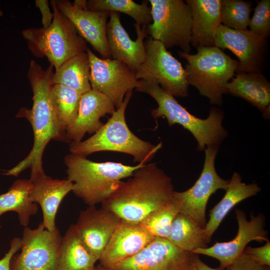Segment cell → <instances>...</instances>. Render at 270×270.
Wrapping results in <instances>:
<instances>
[{
  "instance_id": "obj_8",
  "label": "cell",
  "mask_w": 270,
  "mask_h": 270,
  "mask_svg": "<svg viewBox=\"0 0 270 270\" xmlns=\"http://www.w3.org/2000/svg\"><path fill=\"white\" fill-rule=\"evenodd\" d=\"M152 22L147 34L166 48H180L190 54L192 17L189 6L182 0H149Z\"/></svg>"
},
{
  "instance_id": "obj_29",
  "label": "cell",
  "mask_w": 270,
  "mask_h": 270,
  "mask_svg": "<svg viewBox=\"0 0 270 270\" xmlns=\"http://www.w3.org/2000/svg\"><path fill=\"white\" fill-rule=\"evenodd\" d=\"M82 96L64 85L54 84L52 88V108L60 128L64 133L77 116Z\"/></svg>"
},
{
  "instance_id": "obj_32",
  "label": "cell",
  "mask_w": 270,
  "mask_h": 270,
  "mask_svg": "<svg viewBox=\"0 0 270 270\" xmlns=\"http://www.w3.org/2000/svg\"><path fill=\"white\" fill-rule=\"evenodd\" d=\"M252 2L242 0H221L222 23L236 30L247 29Z\"/></svg>"
},
{
  "instance_id": "obj_4",
  "label": "cell",
  "mask_w": 270,
  "mask_h": 270,
  "mask_svg": "<svg viewBox=\"0 0 270 270\" xmlns=\"http://www.w3.org/2000/svg\"><path fill=\"white\" fill-rule=\"evenodd\" d=\"M64 162L67 166V179L73 183L72 192L88 206L102 204L122 179L131 176L145 164L132 166L112 162H95L71 153L65 156Z\"/></svg>"
},
{
  "instance_id": "obj_1",
  "label": "cell",
  "mask_w": 270,
  "mask_h": 270,
  "mask_svg": "<svg viewBox=\"0 0 270 270\" xmlns=\"http://www.w3.org/2000/svg\"><path fill=\"white\" fill-rule=\"evenodd\" d=\"M54 66L44 70L32 60L27 76L33 92L31 108H23L17 117L26 118L32 125L34 136L32 148L28 154L16 166L5 171L3 174L17 176L27 168L30 169V180L32 182L46 176L42 166L44 152L52 140L68 142L66 133L60 128L54 116L50 103Z\"/></svg>"
},
{
  "instance_id": "obj_10",
  "label": "cell",
  "mask_w": 270,
  "mask_h": 270,
  "mask_svg": "<svg viewBox=\"0 0 270 270\" xmlns=\"http://www.w3.org/2000/svg\"><path fill=\"white\" fill-rule=\"evenodd\" d=\"M220 146H210L204 150L205 158L201 174L189 189L174 191V200L180 206V212L190 217L202 227L206 224V208L210 196L220 189L226 190L230 180L222 178L215 168V160Z\"/></svg>"
},
{
  "instance_id": "obj_11",
  "label": "cell",
  "mask_w": 270,
  "mask_h": 270,
  "mask_svg": "<svg viewBox=\"0 0 270 270\" xmlns=\"http://www.w3.org/2000/svg\"><path fill=\"white\" fill-rule=\"evenodd\" d=\"M62 236L50 232L42 222L34 229H24L20 252L10 262V270H58Z\"/></svg>"
},
{
  "instance_id": "obj_12",
  "label": "cell",
  "mask_w": 270,
  "mask_h": 270,
  "mask_svg": "<svg viewBox=\"0 0 270 270\" xmlns=\"http://www.w3.org/2000/svg\"><path fill=\"white\" fill-rule=\"evenodd\" d=\"M196 254L183 250L168 240L155 238L134 256L106 270H196Z\"/></svg>"
},
{
  "instance_id": "obj_9",
  "label": "cell",
  "mask_w": 270,
  "mask_h": 270,
  "mask_svg": "<svg viewBox=\"0 0 270 270\" xmlns=\"http://www.w3.org/2000/svg\"><path fill=\"white\" fill-rule=\"evenodd\" d=\"M146 38V58L136 72V78L152 80L174 97L188 96L190 85L185 68L160 42Z\"/></svg>"
},
{
  "instance_id": "obj_19",
  "label": "cell",
  "mask_w": 270,
  "mask_h": 270,
  "mask_svg": "<svg viewBox=\"0 0 270 270\" xmlns=\"http://www.w3.org/2000/svg\"><path fill=\"white\" fill-rule=\"evenodd\" d=\"M60 12L74 25L78 34L104 58L110 54L106 38L108 11L78 10L68 0H56Z\"/></svg>"
},
{
  "instance_id": "obj_35",
  "label": "cell",
  "mask_w": 270,
  "mask_h": 270,
  "mask_svg": "<svg viewBox=\"0 0 270 270\" xmlns=\"http://www.w3.org/2000/svg\"><path fill=\"white\" fill-rule=\"evenodd\" d=\"M244 252L258 264L270 266V242L268 240L264 245L260 247L246 246Z\"/></svg>"
},
{
  "instance_id": "obj_28",
  "label": "cell",
  "mask_w": 270,
  "mask_h": 270,
  "mask_svg": "<svg viewBox=\"0 0 270 270\" xmlns=\"http://www.w3.org/2000/svg\"><path fill=\"white\" fill-rule=\"evenodd\" d=\"M167 240L179 248L190 252L198 248L206 247L204 228L181 212L174 218Z\"/></svg>"
},
{
  "instance_id": "obj_22",
  "label": "cell",
  "mask_w": 270,
  "mask_h": 270,
  "mask_svg": "<svg viewBox=\"0 0 270 270\" xmlns=\"http://www.w3.org/2000/svg\"><path fill=\"white\" fill-rule=\"evenodd\" d=\"M192 12L190 44L196 48L214 46L215 34L222 24L221 0H186Z\"/></svg>"
},
{
  "instance_id": "obj_23",
  "label": "cell",
  "mask_w": 270,
  "mask_h": 270,
  "mask_svg": "<svg viewBox=\"0 0 270 270\" xmlns=\"http://www.w3.org/2000/svg\"><path fill=\"white\" fill-rule=\"evenodd\" d=\"M228 92L243 98L270 118V83L262 72L237 73L226 85Z\"/></svg>"
},
{
  "instance_id": "obj_30",
  "label": "cell",
  "mask_w": 270,
  "mask_h": 270,
  "mask_svg": "<svg viewBox=\"0 0 270 270\" xmlns=\"http://www.w3.org/2000/svg\"><path fill=\"white\" fill-rule=\"evenodd\" d=\"M148 0L138 4L132 0H89L86 8L90 10L122 12L131 16L140 25L148 26L152 22Z\"/></svg>"
},
{
  "instance_id": "obj_2",
  "label": "cell",
  "mask_w": 270,
  "mask_h": 270,
  "mask_svg": "<svg viewBox=\"0 0 270 270\" xmlns=\"http://www.w3.org/2000/svg\"><path fill=\"white\" fill-rule=\"evenodd\" d=\"M172 178L156 163L136 170L127 180L120 181L102 203L121 220L140 223L148 216L174 200Z\"/></svg>"
},
{
  "instance_id": "obj_25",
  "label": "cell",
  "mask_w": 270,
  "mask_h": 270,
  "mask_svg": "<svg viewBox=\"0 0 270 270\" xmlns=\"http://www.w3.org/2000/svg\"><path fill=\"white\" fill-rule=\"evenodd\" d=\"M97 261L84 244L74 224H71L62 238L58 270L93 269Z\"/></svg>"
},
{
  "instance_id": "obj_27",
  "label": "cell",
  "mask_w": 270,
  "mask_h": 270,
  "mask_svg": "<svg viewBox=\"0 0 270 270\" xmlns=\"http://www.w3.org/2000/svg\"><path fill=\"white\" fill-rule=\"evenodd\" d=\"M32 186L30 179H18L6 192L0 194V216L5 212H15L20 224L27 226L30 217L36 214L38 210L37 204L32 202L30 198Z\"/></svg>"
},
{
  "instance_id": "obj_37",
  "label": "cell",
  "mask_w": 270,
  "mask_h": 270,
  "mask_svg": "<svg viewBox=\"0 0 270 270\" xmlns=\"http://www.w3.org/2000/svg\"><path fill=\"white\" fill-rule=\"evenodd\" d=\"M36 6L38 8L42 14V23L43 28H47L52 24L53 13L50 10L49 2L48 0H36Z\"/></svg>"
},
{
  "instance_id": "obj_20",
  "label": "cell",
  "mask_w": 270,
  "mask_h": 270,
  "mask_svg": "<svg viewBox=\"0 0 270 270\" xmlns=\"http://www.w3.org/2000/svg\"><path fill=\"white\" fill-rule=\"evenodd\" d=\"M116 110L111 100L100 92L91 90L82 94L77 116L66 130L68 142H80L86 133H96L104 124L100 118Z\"/></svg>"
},
{
  "instance_id": "obj_15",
  "label": "cell",
  "mask_w": 270,
  "mask_h": 270,
  "mask_svg": "<svg viewBox=\"0 0 270 270\" xmlns=\"http://www.w3.org/2000/svg\"><path fill=\"white\" fill-rule=\"evenodd\" d=\"M266 40L261 39L248 29L236 30L220 24L215 34L214 46L228 49L238 60L236 74L261 72L266 54Z\"/></svg>"
},
{
  "instance_id": "obj_17",
  "label": "cell",
  "mask_w": 270,
  "mask_h": 270,
  "mask_svg": "<svg viewBox=\"0 0 270 270\" xmlns=\"http://www.w3.org/2000/svg\"><path fill=\"white\" fill-rule=\"evenodd\" d=\"M120 221L104 208L88 206L80 212L74 226L86 249L98 261Z\"/></svg>"
},
{
  "instance_id": "obj_18",
  "label": "cell",
  "mask_w": 270,
  "mask_h": 270,
  "mask_svg": "<svg viewBox=\"0 0 270 270\" xmlns=\"http://www.w3.org/2000/svg\"><path fill=\"white\" fill-rule=\"evenodd\" d=\"M155 238L140 224L121 220L98 260L110 268L139 252Z\"/></svg>"
},
{
  "instance_id": "obj_3",
  "label": "cell",
  "mask_w": 270,
  "mask_h": 270,
  "mask_svg": "<svg viewBox=\"0 0 270 270\" xmlns=\"http://www.w3.org/2000/svg\"><path fill=\"white\" fill-rule=\"evenodd\" d=\"M135 90L148 94L156 101L158 108L151 110L155 119L164 118L170 126L179 124L190 132L198 142V151L210 146H220L227 137L228 132L222 124L224 112L220 108L212 106L208 117L200 118L190 114L173 96L152 80H138Z\"/></svg>"
},
{
  "instance_id": "obj_40",
  "label": "cell",
  "mask_w": 270,
  "mask_h": 270,
  "mask_svg": "<svg viewBox=\"0 0 270 270\" xmlns=\"http://www.w3.org/2000/svg\"><path fill=\"white\" fill-rule=\"evenodd\" d=\"M95 270H106L98 264L97 266L95 267Z\"/></svg>"
},
{
  "instance_id": "obj_39",
  "label": "cell",
  "mask_w": 270,
  "mask_h": 270,
  "mask_svg": "<svg viewBox=\"0 0 270 270\" xmlns=\"http://www.w3.org/2000/svg\"><path fill=\"white\" fill-rule=\"evenodd\" d=\"M72 6L78 10H86L87 0H75L72 3Z\"/></svg>"
},
{
  "instance_id": "obj_16",
  "label": "cell",
  "mask_w": 270,
  "mask_h": 270,
  "mask_svg": "<svg viewBox=\"0 0 270 270\" xmlns=\"http://www.w3.org/2000/svg\"><path fill=\"white\" fill-rule=\"evenodd\" d=\"M109 18L106 30L110 56L136 72L146 58L144 39L148 35L146 26L140 28V25L134 24L137 38L133 40L122 24L120 14L109 12Z\"/></svg>"
},
{
  "instance_id": "obj_5",
  "label": "cell",
  "mask_w": 270,
  "mask_h": 270,
  "mask_svg": "<svg viewBox=\"0 0 270 270\" xmlns=\"http://www.w3.org/2000/svg\"><path fill=\"white\" fill-rule=\"evenodd\" d=\"M132 96V90L128 91L120 107L91 137L84 141L71 142L70 152L86 156L98 152H116L132 155L134 162L138 164L150 162L162 144L160 142L154 145L140 139L128 127L125 112Z\"/></svg>"
},
{
  "instance_id": "obj_31",
  "label": "cell",
  "mask_w": 270,
  "mask_h": 270,
  "mask_svg": "<svg viewBox=\"0 0 270 270\" xmlns=\"http://www.w3.org/2000/svg\"><path fill=\"white\" fill-rule=\"evenodd\" d=\"M178 212L180 206L174 198L170 204L150 214L140 224L155 238L167 239L172 222Z\"/></svg>"
},
{
  "instance_id": "obj_26",
  "label": "cell",
  "mask_w": 270,
  "mask_h": 270,
  "mask_svg": "<svg viewBox=\"0 0 270 270\" xmlns=\"http://www.w3.org/2000/svg\"><path fill=\"white\" fill-rule=\"evenodd\" d=\"M90 72V60L86 51L70 58L55 70L52 84L64 85L83 94L92 90Z\"/></svg>"
},
{
  "instance_id": "obj_21",
  "label": "cell",
  "mask_w": 270,
  "mask_h": 270,
  "mask_svg": "<svg viewBox=\"0 0 270 270\" xmlns=\"http://www.w3.org/2000/svg\"><path fill=\"white\" fill-rule=\"evenodd\" d=\"M72 189L73 183L68 179H54L46 175L32 182L30 198L40 206L45 228L50 232L56 229V216L60 204Z\"/></svg>"
},
{
  "instance_id": "obj_13",
  "label": "cell",
  "mask_w": 270,
  "mask_h": 270,
  "mask_svg": "<svg viewBox=\"0 0 270 270\" xmlns=\"http://www.w3.org/2000/svg\"><path fill=\"white\" fill-rule=\"evenodd\" d=\"M92 90L100 92L112 102L116 109L122 104L126 94L138 84L136 72L114 59L100 58L88 48Z\"/></svg>"
},
{
  "instance_id": "obj_41",
  "label": "cell",
  "mask_w": 270,
  "mask_h": 270,
  "mask_svg": "<svg viewBox=\"0 0 270 270\" xmlns=\"http://www.w3.org/2000/svg\"><path fill=\"white\" fill-rule=\"evenodd\" d=\"M88 270H95V268L93 269Z\"/></svg>"
},
{
  "instance_id": "obj_7",
  "label": "cell",
  "mask_w": 270,
  "mask_h": 270,
  "mask_svg": "<svg viewBox=\"0 0 270 270\" xmlns=\"http://www.w3.org/2000/svg\"><path fill=\"white\" fill-rule=\"evenodd\" d=\"M50 4L53 10L50 26L26 28L22 34L32 54L38 58L46 56L56 70L70 58L86 52L88 47L72 22L60 12L56 0H50Z\"/></svg>"
},
{
  "instance_id": "obj_34",
  "label": "cell",
  "mask_w": 270,
  "mask_h": 270,
  "mask_svg": "<svg viewBox=\"0 0 270 270\" xmlns=\"http://www.w3.org/2000/svg\"><path fill=\"white\" fill-rule=\"evenodd\" d=\"M226 270H270V266L262 265L244 252Z\"/></svg>"
},
{
  "instance_id": "obj_6",
  "label": "cell",
  "mask_w": 270,
  "mask_h": 270,
  "mask_svg": "<svg viewBox=\"0 0 270 270\" xmlns=\"http://www.w3.org/2000/svg\"><path fill=\"white\" fill-rule=\"evenodd\" d=\"M196 49L197 52L193 54L178 52L187 62L188 82L207 98L210 104L220 106L222 95L228 93L226 85L236 73L238 62L216 46Z\"/></svg>"
},
{
  "instance_id": "obj_14",
  "label": "cell",
  "mask_w": 270,
  "mask_h": 270,
  "mask_svg": "<svg viewBox=\"0 0 270 270\" xmlns=\"http://www.w3.org/2000/svg\"><path fill=\"white\" fill-rule=\"evenodd\" d=\"M238 231L235 238L226 242H216L210 247L198 248L192 252L216 258L220 262L219 268L226 269L244 252L247 244L253 240L267 241V232L264 228V216L261 213L254 216L250 214L248 220L244 212L235 210Z\"/></svg>"
},
{
  "instance_id": "obj_24",
  "label": "cell",
  "mask_w": 270,
  "mask_h": 270,
  "mask_svg": "<svg viewBox=\"0 0 270 270\" xmlns=\"http://www.w3.org/2000/svg\"><path fill=\"white\" fill-rule=\"evenodd\" d=\"M262 190L256 183L242 182L241 176L234 172L230 180L226 194L210 210V219L204 228L206 243H209L213 234L229 212L240 202L254 196Z\"/></svg>"
},
{
  "instance_id": "obj_33",
  "label": "cell",
  "mask_w": 270,
  "mask_h": 270,
  "mask_svg": "<svg viewBox=\"0 0 270 270\" xmlns=\"http://www.w3.org/2000/svg\"><path fill=\"white\" fill-rule=\"evenodd\" d=\"M248 26L249 30L256 36L267 40L270 34V0L258 1Z\"/></svg>"
},
{
  "instance_id": "obj_36",
  "label": "cell",
  "mask_w": 270,
  "mask_h": 270,
  "mask_svg": "<svg viewBox=\"0 0 270 270\" xmlns=\"http://www.w3.org/2000/svg\"><path fill=\"white\" fill-rule=\"evenodd\" d=\"M22 240L14 238L10 244V249L4 256L0 260V270H10V262L15 254L20 249Z\"/></svg>"
},
{
  "instance_id": "obj_38",
  "label": "cell",
  "mask_w": 270,
  "mask_h": 270,
  "mask_svg": "<svg viewBox=\"0 0 270 270\" xmlns=\"http://www.w3.org/2000/svg\"><path fill=\"white\" fill-rule=\"evenodd\" d=\"M195 262L196 270H226V269L222 270L219 268H214L208 266L200 259L198 254L196 256Z\"/></svg>"
}]
</instances>
